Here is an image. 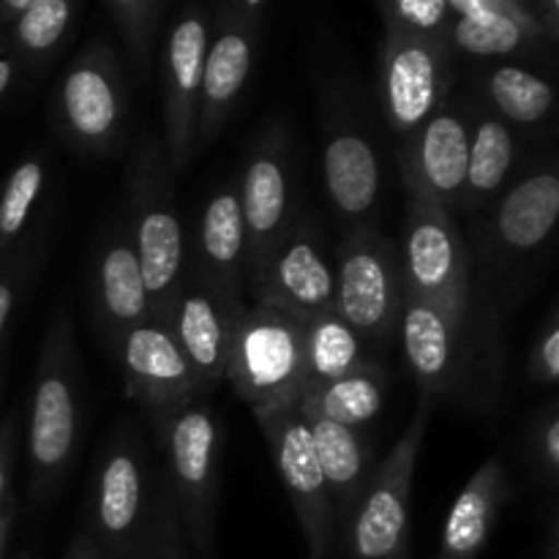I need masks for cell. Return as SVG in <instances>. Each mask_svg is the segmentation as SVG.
I'll use <instances>...</instances> for the list:
<instances>
[{
    "mask_svg": "<svg viewBox=\"0 0 559 559\" xmlns=\"http://www.w3.org/2000/svg\"><path fill=\"white\" fill-rule=\"evenodd\" d=\"M82 358L76 349L74 317L60 306L47 325L36 380H33L27 459L31 502L49 508L69 480L82 442Z\"/></svg>",
    "mask_w": 559,
    "mask_h": 559,
    "instance_id": "6da1fadb",
    "label": "cell"
},
{
    "mask_svg": "<svg viewBox=\"0 0 559 559\" xmlns=\"http://www.w3.org/2000/svg\"><path fill=\"white\" fill-rule=\"evenodd\" d=\"M169 169L156 140H142L129 178L131 246L140 260L142 282L151 300V320L167 325L175 295L186 282V235L175 205Z\"/></svg>",
    "mask_w": 559,
    "mask_h": 559,
    "instance_id": "7a4b0ae2",
    "label": "cell"
},
{
    "mask_svg": "<svg viewBox=\"0 0 559 559\" xmlns=\"http://www.w3.org/2000/svg\"><path fill=\"white\" fill-rule=\"evenodd\" d=\"M131 96L112 44L96 38L63 69L49 96L55 134L80 156H109L123 142Z\"/></svg>",
    "mask_w": 559,
    "mask_h": 559,
    "instance_id": "3957f363",
    "label": "cell"
},
{
    "mask_svg": "<svg viewBox=\"0 0 559 559\" xmlns=\"http://www.w3.org/2000/svg\"><path fill=\"white\" fill-rule=\"evenodd\" d=\"M158 475L134 424H118L109 431L91 478L93 540L115 559H129L145 540L156 506Z\"/></svg>",
    "mask_w": 559,
    "mask_h": 559,
    "instance_id": "277c9868",
    "label": "cell"
},
{
    "mask_svg": "<svg viewBox=\"0 0 559 559\" xmlns=\"http://www.w3.org/2000/svg\"><path fill=\"white\" fill-rule=\"evenodd\" d=\"M167 464V484L178 502L183 533L202 555L211 551L222 467V424L207 404L194 402L175 413L147 415Z\"/></svg>",
    "mask_w": 559,
    "mask_h": 559,
    "instance_id": "5b68a950",
    "label": "cell"
},
{
    "mask_svg": "<svg viewBox=\"0 0 559 559\" xmlns=\"http://www.w3.org/2000/svg\"><path fill=\"white\" fill-rule=\"evenodd\" d=\"M224 380L251 413L298 404L306 388L304 322L271 306H246Z\"/></svg>",
    "mask_w": 559,
    "mask_h": 559,
    "instance_id": "8992f818",
    "label": "cell"
},
{
    "mask_svg": "<svg viewBox=\"0 0 559 559\" xmlns=\"http://www.w3.org/2000/svg\"><path fill=\"white\" fill-rule=\"evenodd\" d=\"M407 191L402 257L404 289L440 306L459 325L467 322L473 287H469V254L453 213L442 211L418 186L402 175Z\"/></svg>",
    "mask_w": 559,
    "mask_h": 559,
    "instance_id": "52a82bcc",
    "label": "cell"
},
{
    "mask_svg": "<svg viewBox=\"0 0 559 559\" xmlns=\"http://www.w3.org/2000/svg\"><path fill=\"white\" fill-rule=\"evenodd\" d=\"M336 311L364 342L382 344L396 333L404 300L402 257L396 240L377 224L344 229L336 260Z\"/></svg>",
    "mask_w": 559,
    "mask_h": 559,
    "instance_id": "ba28073f",
    "label": "cell"
},
{
    "mask_svg": "<svg viewBox=\"0 0 559 559\" xmlns=\"http://www.w3.org/2000/svg\"><path fill=\"white\" fill-rule=\"evenodd\" d=\"M431 402L420 396L413 420L399 437L385 462H380L366 484L364 497L349 522V540L358 559H404L409 540V508L420 448L429 431Z\"/></svg>",
    "mask_w": 559,
    "mask_h": 559,
    "instance_id": "9c48e42d",
    "label": "cell"
},
{
    "mask_svg": "<svg viewBox=\"0 0 559 559\" xmlns=\"http://www.w3.org/2000/svg\"><path fill=\"white\" fill-rule=\"evenodd\" d=\"M240 216L246 233V287L273 246L298 222V180L293 140L284 123L262 129L249 147L238 180Z\"/></svg>",
    "mask_w": 559,
    "mask_h": 559,
    "instance_id": "30bf717a",
    "label": "cell"
},
{
    "mask_svg": "<svg viewBox=\"0 0 559 559\" xmlns=\"http://www.w3.org/2000/svg\"><path fill=\"white\" fill-rule=\"evenodd\" d=\"M559 41V0H451L442 44L473 58H538Z\"/></svg>",
    "mask_w": 559,
    "mask_h": 559,
    "instance_id": "8fae6325",
    "label": "cell"
},
{
    "mask_svg": "<svg viewBox=\"0 0 559 559\" xmlns=\"http://www.w3.org/2000/svg\"><path fill=\"white\" fill-rule=\"evenodd\" d=\"M267 11H271V3L265 0H235V3H224L216 22H211L194 153L211 147L238 109L251 69H254L257 31Z\"/></svg>",
    "mask_w": 559,
    "mask_h": 559,
    "instance_id": "7c38bea8",
    "label": "cell"
},
{
    "mask_svg": "<svg viewBox=\"0 0 559 559\" xmlns=\"http://www.w3.org/2000/svg\"><path fill=\"white\" fill-rule=\"evenodd\" d=\"M453 55L442 41L385 33L380 47V104L404 142L448 102Z\"/></svg>",
    "mask_w": 559,
    "mask_h": 559,
    "instance_id": "4fadbf2b",
    "label": "cell"
},
{
    "mask_svg": "<svg viewBox=\"0 0 559 559\" xmlns=\"http://www.w3.org/2000/svg\"><path fill=\"white\" fill-rule=\"evenodd\" d=\"M251 304L271 306L300 322L328 314L336 306V273L322 249L314 218L298 216L289 233L265 257L246 287Z\"/></svg>",
    "mask_w": 559,
    "mask_h": 559,
    "instance_id": "5bb4252c",
    "label": "cell"
},
{
    "mask_svg": "<svg viewBox=\"0 0 559 559\" xmlns=\"http://www.w3.org/2000/svg\"><path fill=\"white\" fill-rule=\"evenodd\" d=\"M254 420L265 437L273 467L282 478L289 506L304 530L311 559H325L333 533H336V519H333L331 495H328L309 429H306L298 407L287 404V407L254 409Z\"/></svg>",
    "mask_w": 559,
    "mask_h": 559,
    "instance_id": "9a60e30c",
    "label": "cell"
},
{
    "mask_svg": "<svg viewBox=\"0 0 559 559\" xmlns=\"http://www.w3.org/2000/svg\"><path fill=\"white\" fill-rule=\"evenodd\" d=\"M211 16L202 5H186L169 31L162 55L164 162L169 175H183L194 158L197 112L205 69Z\"/></svg>",
    "mask_w": 559,
    "mask_h": 559,
    "instance_id": "2e32d148",
    "label": "cell"
},
{
    "mask_svg": "<svg viewBox=\"0 0 559 559\" xmlns=\"http://www.w3.org/2000/svg\"><path fill=\"white\" fill-rule=\"evenodd\" d=\"M109 355L120 366L126 396L145 415L175 413L200 402L194 374L164 322H140L118 338Z\"/></svg>",
    "mask_w": 559,
    "mask_h": 559,
    "instance_id": "e0dca14e",
    "label": "cell"
},
{
    "mask_svg": "<svg viewBox=\"0 0 559 559\" xmlns=\"http://www.w3.org/2000/svg\"><path fill=\"white\" fill-rule=\"evenodd\" d=\"M322 175L338 216L353 224H374L382 169L374 145L355 123L344 98L331 96L322 109Z\"/></svg>",
    "mask_w": 559,
    "mask_h": 559,
    "instance_id": "ac0fdd59",
    "label": "cell"
},
{
    "mask_svg": "<svg viewBox=\"0 0 559 559\" xmlns=\"http://www.w3.org/2000/svg\"><path fill=\"white\" fill-rule=\"evenodd\" d=\"M249 306V304H246ZM246 306L229 304L218 293L186 273L180 293L169 309L167 328L175 344L183 353L191 374H194L197 393L207 396L216 391L227 377L229 349H233L235 328Z\"/></svg>",
    "mask_w": 559,
    "mask_h": 559,
    "instance_id": "d6986e66",
    "label": "cell"
},
{
    "mask_svg": "<svg viewBox=\"0 0 559 559\" xmlns=\"http://www.w3.org/2000/svg\"><path fill=\"white\" fill-rule=\"evenodd\" d=\"M469 162V109L445 102L399 151V173L431 202L453 213L462 207Z\"/></svg>",
    "mask_w": 559,
    "mask_h": 559,
    "instance_id": "ffe728a7",
    "label": "cell"
},
{
    "mask_svg": "<svg viewBox=\"0 0 559 559\" xmlns=\"http://www.w3.org/2000/svg\"><path fill=\"white\" fill-rule=\"evenodd\" d=\"M91 314L107 353L123 333L151 320V300L142 282L140 260L131 246L129 224L115 222L98 240L91 267Z\"/></svg>",
    "mask_w": 559,
    "mask_h": 559,
    "instance_id": "44dd1931",
    "label": "cell"
},
{
    "mask_svg": "<svg viewBox=\"0 0 559 559\" xmlns=\"http://www.w3.org/2000/svg\"><path fill=\"white\" fill-rule=\"evenodd\" d=\"M189 276L227 298L246 306V233L240 216L238 180H224L202 205L194 240V265Z\"/></svg>",
    "mask_w": 559,
    "mask_h": 559,
    "instance_id": "7402d4cb",
    "label": "cell"
},
{
    "mask_svg": "<svg viewBox=\"0 0 559 559\" xmlns=\"http://www.w3.org/2000/svg\"><path fill=\"white\" fill-rule=\"evenodd\" d=\"M559 218V173L551 162L533 169L495 202L491 246L508 257L535 254Z\"/></svg>",
    "mask_w": 559,
    "mask_h": 559,
    "instance_id": "603a6c76",
    "label": "cell"
},
{
    "mask_svg": "<svg viewBox=\"0 0 559 559\" xmlns=\"http://www.w3.org/2000/svg\"><path fill=\"white\" fill-rule=\"evenodd\" d=\"M396 331L402 333L404 358L418 382L420 396L431 402L451 385L464 325H459L440 306L404 289Z\"/></svg>",
    "mask_w": 559,
    "mask_h": 559,
    "instance_id": "cb8c5ba5",
    "label": "cell"
},
{
    "mask_svg": "<svg viewBox=\"0 0 559 559\" xmlns=\"http://www.w3.org/2000/svg\"><path fill=\"white\" fill-rule=\"evenodd\" d=\"M80 11L71 0H0V55L41 74L71 38Z\"/></svg>",
    "mask_w": 559,
    "mask_h": 559,
    "instance_id": "d4e9b609",
    "label": "cell"
},
{
    "mask_svg": "<svg viewBox=\"0 0 559 559\" xmlns=\"http://www.w3.org/2000/svg\"><path fill=\"white\" fill-rule=\"evenodd\" d=\"M511 497L513 489L502 459H486L448 511L440 544L442 559H478Z\"/></svg>",
    "mask_w": 559,
    "mask_h": 559,
    "instance_id": "484cf974",
    "label": "cell"
},
{
    "mask_svg": "<svg viewBox=\"0 0 559 559\" xmlns=\"http://www.w3.org/2000/svg\"><path fill=\"white\" fill-rule=\"evenodd\" d=\"M300 418L309 429L311 445H314L317 462H320L322 478H325L328 495H331L333 519L336 524H342V530H347L377 467L369 437L360 429L331 424L317 415H300Z\"/></svg>",
    "mask_w": 559,
    "mask_h": 559,
    "instance_id": "4316f807",
    "label": "cell"
},
{
    "mask_svg": "<svg viewBox=\"0 0 559 559\" xmlns=\"http://www.w3.org/2000/svg\"><path fill=\"white\" fill-rule=\"evenodd\" d=\"M519 151L522 140L511 123L491 109H469V162L462 211H478L500 200L513 164L519 162Z\"/></svg>",
    "mask_w": 559,
    "mask_h": 559,
    "instance_id": "83f0119b",
    "label": "cell"
},
{
    "mask_svg": "<svg viewBox=\"0 0 559 559\" xmlns=\"http://www.w3.org/2000/svg\"><path fill=\"white\" fill-rule=\"evenodd\" d=\"M44 216H49V158L31 151L11 167L0 191V257L31 254Z\"/></svg>",
    "mask_w": 559,
    "mask_h": 559,
    "instance_id": "f1b7e54d",
    "label": "cell"
},
{
    "mask_svg": "<svg viewBox=\"0 0 559 559\" xmlns=\"http://www.w3.org/2000/svg\"><path fill=\"white\" fill-rule=\"evenodd\" d=\"M388 399V374L374 358L338 380L309 385L300 393V415H317L331 424L364 431L380 415Z\"/></svg>",
    "mask_w": 559,
    "mask_h": 559,
    "instance_id": "f546056e",
    "label": "cell"
},
{
    "mask_svg": "<svg viewBox=\"0 0 559 559\" xmlns=\"http://www.w3.org/2000/svg\"><path fill=\"white\" fill-rule=\"evenodd\" d=\"M475 91L506 123L540 126L555 112V87L538 71L519 63L486 66L475 76Z\"/></svg>",
    "mask_w": 559,
    "mask_h": 559,
    "instance_id": "4dcf8cb0",
    "label": "cell"
},
{
    "mask_svg": "<svg viewBox=\"0 0 559 559\" xmlns=\"http://www.w3.org/2000/svg\"><path fill=\"white\" fill-rule=\"evenodd\" d=\"M366 360H371L366 342L336 311H328V314L304 322L306 388L338 380V377L364 366Z\"/></svg>",
    "mask_w": 559,
    "mask_h": 559,
    "instance_id": "1f68e13d",
    "label": "cell"
},
{
    "mask_svg": "<svg viewBox=\"0 0 559 559\" xmlns=\"http://www.w3.org/2000/svg\"><path fill=\"white\" fill-rule=\"evenodd\" d=\"M104 11L118 27L123 47L140 74L153 63L158 33H162L167 3L164 0H104Z\"/></svg>",
    "mask_w": 559,
    "mask_h": 559,
    "instance_id": "d6a6232c",
    "label": "cell"
},
{
    "mask_svg": "<svg viewBox=\"0 0 559 559\" xmlns=\"http://www.w3.org/2000/svg\"><path fill=\"white\" fill-rule=\"evenodd\" d=\"M377 9L385 22V33L431 38V41H442V33L451 20V0H388Z\"/></svg>",
    "mask_w": 559,
    "mask_h": 559,
    "instance_id": "836d02e7",
    "label": "cell"
},
{
    "mask_svg": "<svg viewBox=\"0 0 559 559\" xmlns=\"http://www.w3.org/2000/svg\"><path fill=\"white\" fill-rule=\"evenodd\" d=\"M180 540H183V522H180L178 502L167 478H158L151 527L142 540L147 546V559H180Z\"/></svg>",
    "mask_w": 559,
    "mask_h": 559,
    "instance_id": "e575fe53",
    "label": "cell"
},
{
    "mask_svg": "<svg viewBox=\"0 0 559 559\" xmlns=\"http://www.w3.org/2000/svg\"><path fill=\"white\" fill-rule=\"evenodd\" d=\"M527 453L538 478L555 486L559 475V409L555 399L535 409L527 431Z\"/></svg>",
    "mask_w": 559,
    "mask_h": 559,
    "instance_id": "d590c367",
    "label": "cell"
},
{
    "mask_svg": "<svg viewBox=\"0 0 559 559\" xmlns=\"http://www.w3.org/2000/svg\"><path fill=\"white\" fill-rule=\"evenodd\" d=\"M527 377L535 385L551 388L559 377V317L557 309L549 311L544 325L538 328L533 347L527 355Z\"/></svg>",
    "mask_w": 559,
    "mask_h": 559,
    "instance_id": "8d00e7d4",
    "label": "cell"
},
{
    "mask_svg": "<svg viewBox=\"0 0 559 559\" xmlns=\"http://www.w3.org/2000/svg\"><path fill=\"white\" fill-rule=\"evenodd\" d=\"M16 442H20V420L9 415L0 424V511L9 502V484L16 462Z\"/></svg>",
    "mask_w": 559,
    "mask_h": 559,
    "instance_id": "74e56055",
    "label": "cell"
},
{
    "mask_svg": "<svg viewBox=\"0 0 559 559\" xmlns=\"http://www.w3.org/2000/svg\"><path fill=\"white\" fill-rule=\"evenodd\" d=\"M22 287H25V276H22V273H16V271L0 273V338H3L11 317H14L16 304H20Z\"/></svg>",
    "mask_w": 559,
    "mask_h": 559,
    "instance_id": "f35d334b",
    "label": "cell"
},
{
    "mask_svg": "<svg viewBox=\"0 0 559 559\" xmlns=\"http://www.w3.org/2000/svg\"><path fill=\"white\" fill-rule=\"evenodd\" d=\"M22 71L25 69H22L20 60L9 58V55H0V98H3L5 93H11V87L16 85Z\"/></svg>",
    "mask_w": 559,
    "mask_h": 559,
    "instance_id": "ab89813d",
    "label": "cell"
},
{
    "mask_svg": "<svg viewBox=\"0 0 559 559\" xmlns=\"http://www.w3.org/2000/svg\"><path fill=\"white\" fill-rule=\"evenodd\" d=\"M14 519H16V502L9 500L0 511V557H3L5 544H9V535L14 530Z\"/></svg>",
    "mask_w": 559,
    "mask_h": 559,
    "instance_id": "60d3db41",
    "label": "cell"
},
{
    "mask_svg": "<svg viewBox=\"0 0 559 559\" xmlns=\"http://www.w3.org/2000/svg\"><path fill=\"white\" fill-rule=\"evenodd\" d=\"M69 559H102V549L96 546V540L85 535V538H80L74 546H71Z\"/></svg>",
    "mask_w": 559,
    "mask_h": 559,
    "instance_id": "b9f144b4",
    "label": "cell"
},
{
    "mask_svg": "<svg viewBox=\"0 0 559 559\" xmlns=\"http://www.w3.org/2000/svg\"><path fill=\"white\" fill-rule=\"evenodd\" d=\"M3 385H5V374H3V364H0V402H3Z\"/></svg>",
    "mask_w": 559,
    "mask_h": 559,
    "instance_id": "7bdbcfd3",
    "label": "cell"
}]
</instances>
